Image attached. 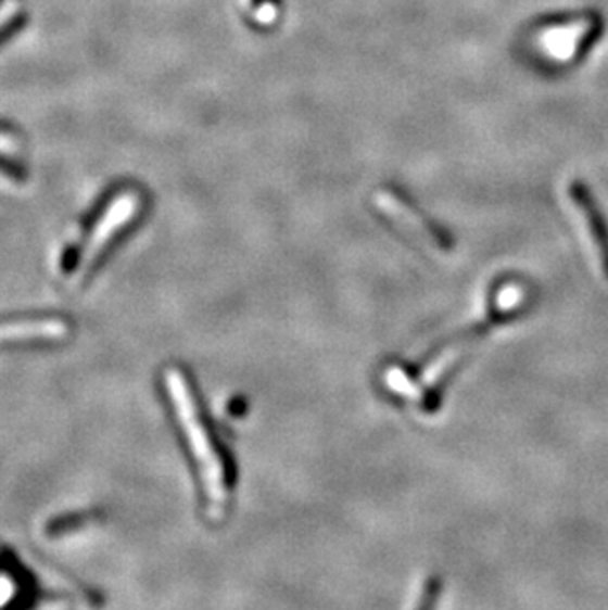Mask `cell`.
<instances>
[{"mask_svg": "<svg viewBox=\"0 0 608 610\" xmlns=\"http://www.w3.org/2000/svg\"><path fill=\"white\" fill-rule=\"evenodd\" d=\"M69 336V325L60 317L16 318L0 320V346L43 344Z\"/></svg>", "mask_w": 608, "mask_h": 610, "instance_id": "5b68a950", "label": "cell"}, {"mask_svg": "<svg viewBox=\"0 0 608 610\" xmlns=\"http://www.w3.org/2000/svg\"><path fill=\"white\" fill-rule=\"evenodd\" d=\"M439 587H441V583H439L436 579H431L423 590L425 599L419 600V605H417V607H419V609L433 607L434 600H436V595H439Z\"/></svg>", "mask_w": 608, "mask_h": 610, "instance_id": "8fae6325", "label": "cell"}, {"mask_svg": "<svg viewBox=\"0 0 608 610\" xmlns=\"http://www.w3.org/2000/svg\"><path fill=\"white\" fill-rule=\"evenodd\" d=\"M569 196H571L573 206H577V209L583 216V221H585L586 229H588V236H591V241H593V247H595V253H597L600 267H603V271L608 277L607 224H605V219L600 216L595 200H593V196L588 194V190L581 182H573V185L569 186Z\"/></svg>", "mask_w": 608, "mask_h": 610, "instance_id": "8992f818", "label": "cell"}, {"mask_svg": "<svg viewBox=\"0 0 608 610\" xmlns=\"http://www.w3.org/2000/svg\"><path fill=\"white\" fill-rule=\"evenodd\" d=\"M597 24L593 18H569V21H545L535 24L530 33L523 36V45L530 52L540 55V60L567 64L573 62L579 52L585 48L588 38H593V30Z\"/></svg>", "mask_w": 608, "mask_h": 610, "instance_id": "3957f363", "label": "cell"}, {"mask_svg": "<svg viewBox=\"0 0 608 610\" xmlns=\"http://www.w3.org/2000/svg\"><path fill=\"white\" fill-rule=\"evenodd\" d=\"M21 18V9L14 0H0V40L9 36Z\"/></svg>", "mask_w": 608, "mask_h": 610, "instance_id": "9c48e42d", "label": "cell"}, {"mask_svg": "<svg viewBox=\"0 0 608 610\" xmlns=\"http://www.w3.org/2000/svg\"><path fill=\"white\" fill-rule=\"evenodd\" d=\"M239 11L253 28H271L281 18L282 0H239Z\"/></svg>", "mask_w": 608, "mask_h": 610, "instance_id": "52a82bcc", "label": "cell"}, {"mask_svg": "<svg viewBox=\"0 0 608 610\" xmlns=\"http://www.w3.org/2000/svg\"><path fill=\"white\" fill-rule=\"evenodd\" d=\"M164 387L173 407L176 425L185 435L194 460L198 479L206 496V513L212 520L224 518L236 488V465L226 448L217 443L194 385L182 368L170 366L163 373Z\"/></svg>", "mask_w": 608, "mask_h": 610, "instance_id": "6da1fadb", "label": "cell"}, {"mask_svg": "<svg viewBox=\"0 0 608 610\" xmlns=\"http://www.w3.org/2000/svg\"><path fill=\"white\" fill-rule=\"evenodd\" d=\"M0 168L7 173L21 168V142L7 129H0Z\"/></svg>", "mask_w": 608, "mask_h": 610, "instance_id": "ba28073f", "label": "cell"}, {"mask_svg": "<svg viewBox=\"0 0 608 610\" xmlns=\"http://www.w3.org/2000/svg\"><path fill=\"white\" fill-rule=\"evenodd\" d=\"M16 583L12 581L11 575H4V573H0V607L2 605H7V602H11L12 597H16Z\"/></svg>", "mask_w": 608, "mask_h": 610, "instance_id": "30bf717a", "label": "cell"}, {"mask_svg": "<svg viewBox=\"0 0 608 610\" xmlns=\"http://www.w3.org/2000/svg\"><path fill=\"white\" fill-rule=\"evenodd\" d=\"M144 196L135 186H123L103 202L98 216L91 219L89 228L77 250L72 253L65 269L76 275L77 281H86L98 269L99 262L105 257L111 245L119 240L127 229L141 218Z\"/></svg>", "mask_w": 608, "mask_h": 610, "instance_id": "7a4b0ae2", "label": "cell"}, {"mask_svg": "<svg viewBox=\"0 0 608 610\" xmlns=\"http://www.w3.org/2000/svg\"><path fill=\"white\" fill-rule=\"evenodd\" d=\"M373 204L383 216H388V219L402 229L405 236L423 243L431 250H453V238L446 233L445 229L439 228L434 221L427 218L423 212L400 190L381 188L373 196Z\"/></svg>", "mask_w": 608, "mask_h": 610, "instance_id": "277c9868", "label": "cell"}]
</instances>
